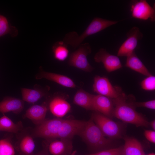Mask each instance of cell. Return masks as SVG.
Segmentation results:
<instances>
[{
    "label": "cell",
    "mask_w": 155,
    "mask_h": 155,
    "mask_svg": "<svg viewBox=\"0 0 155 155\" xmlns=\"http://www.w3.org/2000/svg\"><path fill=\"white\" fill-rule=\"evenodd\" d=\"M113 100L114 106V116L137 127H147L149 125L146 118L136 111L133 104L135 98L133 95L126 94L121 88L118 96Z\"/></svg>",
    "instance_id": "cell-1"
},
{
    "label": "cell",
    "mask_w": 155,
    "mask_h": 155,
    "mask_svg": "<svg viewBox=\"0 0 155 155\" xmlns=\"http://www.w3.org/2000/svg\"><path fill=\"white\" fill-rule=\"evenodd\" d=\"M79 135L91 148L96 150L105 148L110 146L112 142L111 139L106 137L92 117L86 122Z\"/></svg>",
    "instance_id": "cell-2"
},
{
    "label": "cell",
    "mask_w": 155,
    "mask_h": 155,
    "mask_svg": "<svg viewBox=\"0 0 155 155\" xmlns=\"http://www.w3.org/2000/svg\"><path fill=\"white\" fill-rule=\"evenodd\" d=\"M107 26V23L104 19L95 17L80 35L75 32H70L66 34L63 41L67 45H69L75 49L82 44L86 38L105 29Z\"/></svg>",
    "instance_id": "cell-3"
},
{
    "label": "cell",
    "mask_w": 155,
    "mask_h": 155,
    "mask_svg": "<svg viewBox=\"0 0 155 155\" xmlns=\"http://www.w3.org/2000/svg\"><path fill=\"white\" fill-rule=\"evenodd\" d=\"M92 118L104 135L110 139L122 137V129L120 124L100 113L95 111Z\"/></svg>",
    "instance_id": "cell-4"
},
{
    "label": "cell",
    "mask_w": 155,
    "mask_h": 155,
    "mask_svg": "<svg viewBox=\"0 0 155 155\" xmlns=\"http://www.w3.org/2000/svg\"><path fill=\"white\" fill-rule=\"evenodd\" d=\"M78 49L72 53L68 59L69 65L75 67L86 72H91L94 69L87 59V56L92 52L89 43L81 44Z\"/></svg>",
    "instance_id": "cell-5"
},
{
    "label": "cell",
    "mask_w": 155,
    "mask_h": 155,
    "mask_svg": "<svg viewBox=\"0 0 155 155\" xmlns=\"http://www.w3.org/2000/svg\"><path fill=\"white\" fill-rule=\"evenodd\" d=\"M64 120L59 119L45 120L34 128L33 132V136L45 138H57Z\"/></svg>",
    "instance_id": "cell-6"
},
{
    "label": "cell",
    "mask_w": 155,
    "mask_h": 155,
    "mask_svg": "<svg viewBox=\"0 0 155 155\" xmlns=\"http://www.w3.org/2000/svg\"><path fill=\"white\" fill-rule=\"evenodd\" d=\"M93 89L98 95L114 99L118 96L121 88L113 86L106 77L96 75L94 78Z\"/></svg>",
    "instance_id": "cell-7"
},
{
    "label": "cell",
    "mask_w": 155,
    "mask_h": 155,
    "mask_svg": "<svg viewBox=\"0 0 155 155\" xmlns=\"http://www.w3.org/2000/svg\"><path fill=\"white\" fill-rule=\"evenodd\" d=\"M126 40L119 48L117 56L127 57L134 51L138 41L143 37V33L139 28L136 26L132 27L127 33Z\"/></svg>",
    "instance_id": "cell-8"
},
{
    "label": "cell",
    "mask_w": 155,
    "mask_h": 155,
    "mask_svg": "<svg viewBox=\"0 0 155 155\" xmlns=\"http://www.w3.org/2000/svg\"><path fill=\"white\" fill-rule=\"evenodd\" d=\"M131 11L132 17L142 20L150 19L155 20L154 6L152 7L145 0L133 1L131 3Z\"/></svg>",
    "instance_id": "cell-9"
},
{
    "label": "cell",
    "mask_w": 155,
    "mask_h": 155,
    "mask_svg": "<svg viewBox=\"0 0 155 155\" xmlns=\"http://www.w3.org/2000/svg\"><path fill=\"white\" fill-rule=\"evenodd\" d=\"M94 59L96 62H102L106 70L109 72L116 71L123 67L118 56L110 54L104 48L99 49L95 55Z\"/></svg>",
    "instance_id": "cell-10"
},
{
    "label": "cell",
    "mask_w": 155,
    "mask_h": 155,
    "mask_svg": "<svg viewBox=\"0 0 155 155\" xmlns=\"http://www.w3.org/2000/svg\"><path fill=\"white\" fill-rule=\"evenodd\" d=\"M86 122L76 120H64L57 138H70L79 134L84 126Z\"/></svg>",
    "instance_id": "cell-11"
},
{
    "label": "cell",
    "mask_w": 155,
    "mask_h": 155,
    "mask_svg": "<svg viewBox=\"0 0 155 155\" xmlns=\"http://www.w3.org/2000/svg\"><path fill=\"white\" fill-rule=\"evenodd\" d=\"M94 111L111 118L114 116V106L113 99L101 95H94Z\"/></svg>",
    "instance_id": "cell-12"
},
{
    "label": "cell",
    "mask_w": 155,
    "mask_h": 155,
    "mask_svg": "<svg viewBox=\"0 0 155 155\" xmlns=\"http://www.w3.org/2000/svg\"><path fill=\"white\" fill-rule=\"evenodd\" d=\"M36 78L38 80L45 79L68 88H75L77 87L73 80L69 77L52 72L41 71L36 75Z\"/></svg>",
    "instance_id": "cell-13"
},
{
    "label": "cell",
    "mask_w": 155,
    "mask_h": 155,
    "mask_svg": "<svg viewBox=\"0 0 155 155\" xmlns=\"http://www.w3.org/2000/svg\"><path fill=\"white\" fill-rule=\"evenodd\" d=\"M49 108L51 112L54 115L60 118L65 116L70 111L71 106L63 98L57 96L51 101Z\"/></svg>",
    "instance_id": "cell-14"
},
{
    "label": "cell",
    "mask_w": 155,
    "mask_h": 155,
    "mask_svg": "<svg viewBox=\"0 0 155 155\" xmlns=\"http://www.w3.org/2000/svg\"><path fill=\"white\" fill-rule=\"evenodd\" d=\"M47 110L45 104L33 105L27 110L24 117L30 119L38 125L45 120Z\"/></svg>",
    "instance_id": "cell-15"
},
{
    "label": "cell",
    "mask_w": 155,
    "mask_h": 155,
    "mask_svg": "<svg viewBox=\"0 0 155 155\" xmlns=\"http://www.w3.org/2000/svg\"><path fill=\"white\" fill-rule=\"evenodd\" d=\"M24 106V101L20 99L7 97L0 102V112L4 114L12 112L19 113L23 110Z\"/></svg>",
    "instance_id": "cell-16"
},
{
    "label": "cell",
    "mask_w": 155,
    "mask_h": 155,
    "mask_svg": "<svg viewBox=\"0 0 155 155\" xmlns=\"http://www.w3.org/2000/svg\"><path fill=\"white\" fill-rule=\"evenodd\" d=\"M125 143L123 147L121 155H143V148L140 142L136 139L125 137Z\"/></svg>",
    "instance_id": "cell-17"
},
{
    "label": "cell",
    "mask_w": 155,
    "mask_h": 155,
    "mask_svg": "<svg viewBox=\"0 0 155 155\" xmlns=\"http://www.w3.org/2000/svg\"><path fill=\"white\" fill-rule=\"evenodd\" d=\"M94 95L80 89L74 95L73 103L87 110H94L93 99Z\"/></svg>",
    "instance_id": "cell-18"
},
{
    "label": "cell",
    "mask_w": 155,
    "mask_h": 155,
    "mask_svg": "<svg viewBox=\"0 0 155 155\" xmlns=\"http://www.w3.org/2000/svg\"><path fill=\"white\" fill-rule=\"evenodd\" d=\"M125 66L146 76L152 75L137 56L135 51L127 57Z\"/></svg>",
    "instance_id": "cell-19"
},
{
    "label": "cell",
    "mask_w": 155,
    "mask_h": 155,
    "mask_svg": "<svg viewBox=\"0 0 155 155\" xmlns=\"http://www.w3.org/2000/svg\"><path fill=\"white\" fill-rule=\"evenodd\" d=\"M22 97L23 101L29 103H34L47 93L45 90L37 89L22 88L21 89Z\"/></svg>",
    "instance_id": "cell-20"
},
{
    "label": "cell",
    "mask_w": 155,
    "mask_h": 155,
    "mask_svg": "<svg viewBox=\"0 0 155 155\" xmlns=\"http://www.w3.org/2000/svg\"><path fill=\"white\" fill-rule=\"evenodd\" d=\"M49 150L53 155H69L71 148V146H67L63 141L56 140L50 144Z\"/></svg>",
    "instance_id": "cell-21"
},
{
    "label": "cell",
    "mask_w": 155,
    "mask_h": 155,
    "mask_svg": "<svg viewBox=\"0 0 155 155\" xmlns=\"http://www.w3.org/2000/svg\"><path fill=\"white\" fill-rule=\"evenodd\" d=\"M20 122L14 123L10 119L4 115L0 118V131L17 133L22 128Z\"/></svg>",
    "instance_id": "cell-22"
},
{
    "label": "cell",
    "mask_w": 155,
    "mask_h": 155,
    "mask_svg": "<svg viewBox=\"0 0 155 155\" xmlns=\"http://www.w3.org/2000/svg\"><path fill=\"white\" fill-rule=\"evenodd\" d=\"M67 45L63 41H57L54 44L52 50L55 59L63 61L67 58L69 51Z\"/></svg>",
    "instance_id": "cell-23"
},
{
    "label": "cell",
    "mask_w": 155,
    "mask_h": 155,
    "mask_svg": "<svg viewBox=\"0 0 155 155\" xmlns=\"http://www.w3.org/2000/svg\"><path fill=\"white\" fill-rule=\"evenodd\" d=\"M18 34L17 29L10 24L5 17L0 14V37L7 34L15 37Z\"/></svg>",
    "instance_id": "cell-24"
},
{
    "label": "cell",
    "mask_w": 155,
    "mask_h": 155,
    "mask_svg": "<svg viewBox=\"0 0 155 155\" xmlns=\"http://www.w3.org/2000/svg\"><path fill=\"white\" fill-rule=\"evenodd\" d=\"M35 147V144L32 137L27 135L24 137L21 140L20 148L23 154L29 155L32 154Z\"/></svg>",
    "instance_id": "cell-25"
},
{
    "label": "cell",
    "mask_w": 155,
    "mask_h": 155,
    "mask_svg": "<svg viewBox=\"0 0 155 155\" xmlns=\"http://www.w3.org/2000/svg\"><path fill=\"white\" fill-rule=\"evenodd\" d=\"M14 148L7 138L0 140V155H15Z\"/></svg>",
    "instance_id": "cell-26"
},
{
    "label": "cell",
    "mask_w": 155,
    "mask_h": 155,
    "mask_svg": "<svg viewBox=\"0 0 155 155\" xmlns=\"http://www.w3.org/2000/svg\"><path fill=\"white\" fill-rule=\"evenodd\" d=\"M143 80L141 82L142 88L145 90L153 91L155 89V77L151 75Z\"/></svg>",
    "instance_id": "cell-27"
},
{
    "label": "cell",
    "mask_w": 155,
    "mask_h": 155,
    "mask_svg": "<svg viewBox=\"0 0 155 155\" xmlns=\"http://www.w3.org/2000/svg\"><path fill=\"white\" fill-rule=\"evenodd\" d=\"M123 147L105 150L85 155H121Z\"/></svg>",
    "instance_id": "cell-28"
},
{
    "label": "cell",
    "mask_w": 155,
    "mask_h": 155,
    "mask_svg": "<svg viewBox=\"0 0 155 155\" xmlns=\"http://www.w3.org/2000/svg\"><path fill=\"white\" fill-rule=\"evenodd\" d=\"M133 104L135 108L138 107H143L153 110L155 109V100L144 102H137L135 100L133 102Z\"/></svg>",
    "instance_id": "cell-29"
},
{
    "label": "cell",
    "mask_w": 155,
    "mask_h": 155,
    "mask_svg": "<svg viewBox=\"0 0 155 155\" xmlns=\"http://www.w3.org/2000/svg\"><path fill=\"white\" fill-rule=\"evenodd\" d=\"M144 135L146 139L150 142L155 143V131L154 130H145Z\"/></svg>",
    "instance_id": "cell-30"
},
{
    "label": "cell",
    "mask_w": 155,
    "mask_h": 155,
    "mask_svg": "<svg viewBox=\"0 0 155 155\" xmlns=\"http://www.w3.org/2000/svg\"><path fill=\"white\" fill-rule=\"evenodd\" d=\"M149 125H150L152 128L153 129V130H155V120H153L150 123H149Z\"/></svg>",
    "instance_id": "cell-31"
},
{
    "label": "cell",
    "mask_w": 155,
    "mask_h": 155,
    "mask_svg": "<svg viewBox=\"0 0 155 155\" xmlns=\"http://www.w3.org/2000/svg\"><path fill=\"white\" fill-rule=\"evenodd\" d=\"M22 155H24L22 154ZM29 155H48L43 153H38V154H31Z\"/></svg>",
    "instance_id": "cell-32"
},
{
    "label": "cell",
    "mask_w": 155,
    "mask_h": 155,
    "mask_svg": "<svg viewBox=\"0 0 155 155\" xmlns=\"http://www.w3.org/2000/svg\"><path fill=\"white\" fill-rule=\"evenodd\" d=\"M76 151H73L71 154L70 155H75Z\"/></svg>",
    "instance_id": "cell-33"
},
{
    "label": "cell",
    "mask_w": 155,
    "mask_h": 155,
    "mask_svg": "<svg viewBox=\"0 0 155 155\" xmlns=\"http://www.w3.org/2000/svg\"><path fill=\"white\" fill-rule=\"evenodd\" d=\"M150 154H151V155H155V154L153 153H150Z\"/></svg>",
    "instance_id": "cell-34"
},
{
    "label": "cell",
    "mask_w": 155,
    "mask_h": 155,
    "mask_svg": "<svg viewBox=\"0 0 155 155\" xmlns=\"http://www.w3.org/2000/svg\"><path fill=\"white\" fill-rule=\"evenodd\" d=\"M143 155H151V154L150 153V154H144Z\"/></svg>",
    "instance_id": "cell-35"
}]
</instances>
